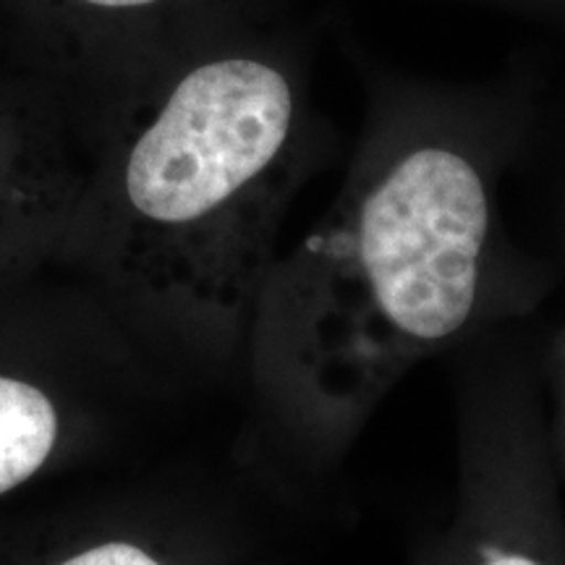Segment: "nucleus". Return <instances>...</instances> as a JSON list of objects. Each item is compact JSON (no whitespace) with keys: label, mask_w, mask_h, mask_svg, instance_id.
<instances>
[{"label":"nucleus","mask_w":565,"mask_h":565,"mask_svg":"<svg viewBox=\"0 0 565 565\" xmlns=\"http://www.w3.org/2000/svg\"><path fill=\"white\" fill-rule=\"evenodd\" d=\"M534 108L526 79L366 71L341 189L273 259L246 333L267 419L301 466H333L424 359L540 301L547 267L513 244L500 207Z\"/></svg>","instance_id":"1"},{"label":"nucleus","mask_w":565,"mask_h":565,"mask_svg":"<svg viewBox=\"0 0 565 565\" xmlns=\"http://www.w3.org/2000/svg\"><path fill=\"white\" fill-rule=\"evenodd\" d=\"M324 134L309 42L275 13L105 108L74 225L124 288L244 356Z\"/></svg>","instance_id":"2"},{"label":"nucleus","mask_w":565,"mask_h":565,"mask_svg":"<svg viewBox=\"0 0 565 565\" xmlns=\"http://www.w3.org/2000/svg\"><path fill=\"white\" fill-rule=\"evenodd\" d=\"M463 391L456 511L422 565H565L536 362L503 359Z\"/></svg>","instance_id":"3"},{"label":"nucleus","mask_w":565,"mask_h":565,"mask_svg":"<svg viewBox=\"0 0 565 565\" xmlns=\"http://www.w3.org/2000/svg\"><path fill=\"white\" fill-rule=\"evenodd\" d=\"M110 108L183 55L278 13L275 0H3Z\"/></svg>","instance_id":"4"},{"label":"nucleus","mask_w":565,"mask_h":565,"mask_svg":"<svg viewBox=\"0 0 565 565\" xmlns=\"http://www.w3.org/2000/svg\"><path fill=\"white\" fill-rule=\"evenodd\" d=\"M84 173L51 105L0 76V244L74 225Z\"/></svg>","instance_id":"5"},{"label":"nucleus","mask_w":565,"mask_h":565,"mask_svg":"<svg viewBox=\"0 0 565 565\" xmlns=\"http://www.w3.org/2000/svg\"><path fill=\"white\" fill-rule=\"evenodd\" d=\"M61 440L55 401L30 380L0 374V498L51 461Z\"/></svg>","instance_id":"6"},{"label":"nucleus","mask_w":565,"mask_h":565,"mask_svg":"<svg viewBox=\"0 0 565 565\" xmlns=\"http://www.w3.org/2000/svg\"><path fill=\"white\" fill-rule=\"evenodd\" d=\"M536 374H540L550 450H553L557 471L565 475V324L550 338L547 349L542 351Z\"/></svg>","instance_id":"7"},{"label":"nucleus","mask_w":565,"mask_h":565,"mask_svg":"<svg viewBox=\"0 0 565 565\" xmlns=\"http://www.w3.org/2000/svg\"><path fill=\"white\" fill-rule=\"evenodd\" d=\"M53 565H179V561L139 536H103Z\"/></svg>","instance_id":"8"},{"label":"nucleus","mask_w":565,"mask_h":565,"mask_svg":"<svg viewBox=\"0 0 565 565\" xmlns=\"http://www.w3.org/2000/svg\"><path fill=\"white\" fill-rule=\"evenodd\" d=\"M557 131H561V139H557L561 158H557L555 171V244L557 259L565 267V103L561 108V116H557Z\"/></svg>","instance_id":"9"},{"label":"nucleus","mask_w":565,"mask_h":565,"mask_svg":"<svg viewBox=\"0 0 565 565\" xmlns=\"http://www.w3.org/2000/svg\"><path fill=\"white\" fill-rule=\"evenodd\" d=\"M482 3L498 6L503 11L524 13V17L565 21V0H482Z\"/></svg>","instance_id":"10"}]
</instances>
